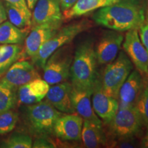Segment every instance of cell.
Returning a JSON list of instances; mask_svg holds the SVG:
<instances>
[{"label":"cell","mask_w":148,"mask_h":148,"mask_svg":"<svg viewBox=\"0 0 148 148\" xmlns=\"http://www.w3.org/2000/svg\"><path fill=\"white\" fill-rule=\"evenodd\" d=\"M145 9L143 0H118L99 8L92 18L98 25L112 30H138L145 22Z\"/></svg>","instance_id":"cell-1"},{"label":"cell","mask_w":148,"mask_h":148,"mask_svg":"<svg viewBox=\"0 0 148 148\" xmlns=\"http://www.w3.org/2000/svg\"><path fill=\"white\" fill-rule=\"evenodd\" d=\"M95 45L92 40H85L79 44L73 55L70 75L73 87L93 90L99 78Z\"/></svg>","instance_id":"cell-2"},{"label":"cell","mask_w":148,"mask_h":148,"mask_svg":"<svg viewBox=\"0 0 148 148\" xmlns=\"http://www.w3.org/2000/svg\"><path fill=\"white\" fill-rule=\"evenodd\" d=\"M47 101L26 105L22 120L27 131L36 137H48L53 134L54 125L62 114Z\"/></svg>","instance_id":"cell-3"},{"label":"cell","mask_w":148,"mask_h":148,"mask_svg":"<svg viewBox=\"0 0 148 148\" xmlns=\"http://www.w3.org/2000/svg\"><path fill=\"white\" fill-rule=\"evenodd\" d=\"M90 26L91 24L89 21L84 20L60 27L58 32L42 45L32 62L40 69H43L46 61L55 51L68 45L76 36L90 28Z\"/></svg>","instance_id":"cell-4"},{"label":"cell","mask_w":148,"mask_h":148,"mask_svg":"<svg viewBox=\"0 0 148 148\" xmlns=\"http://www.w3.org/2000/svg\"><path fill=\"white\" fill-rule=\"evenodd\" d=\"M133 64L125 51H120L116 58L107 64L100 76L101 87L107 95L118 99L120 88L132 71Z\"/></svg>","instance_id":"cell-5"},{"label":"cell","mask_w":148,"mask_h":148,"mask_svg":"<svg viewBox=\"0 0 148 148\" xmlns=\"http://www.w3.org/2000/svg\"><path fill=\"white\" fill-rule=\"evenodd\" d=\"M109 135L116 139L134 138L141 130L143 122L135 106L120 107L112 120L106 123Z\"/></svg>","instance_id":"cell-6"},{"label":"cell","mask_w":148,"mask_h":148,"mask_svg":"<svg viewBox=\"0 0 148 148\" xmlns=\"http://www.w3.org/2000/svg\"><path fill=\"white\" fill-rule=\"evenodd\" d=\"M73 55L67 45L55 51L46 61L43 67V79L49 85L64 82L69 77Z\"/></svg>","instance_id":"cell-7"},{"label":"cell","mask_w":148,"mask_h":148,"mask_svg":"<svg viewBox=\"0 0 148 148\" xmlns=\"http://www.w3.org/2000/svg\"><path fill=\"white\" fill-rule=\"evenodd\" d=\"M123 48L136 70L143 77H148V52L140 41L137 29L127 31Z\"/></svg>","instance_id":"cell-8"},{"label":"cell","mask_w":148,"mask_h":148,"mask_svg":"<svg viewBox=\"0 0 148 148\" xmlns=\"http://www.w3.org/2000/svg\"><path fill=\"white\" fill-rule=\"evenodd\" d=\"M60 24H44L32 27L24 41L22 55L33 60L45 42L61 27Z\"/></svg>","instance_id":"cell-9"},{"label":"cell","mask_w":148,"mask_h":148,"mask_svg":"<svg viewBox=\"0 0 148 148\" xmlns=\"http://www.w3.org/2000/svg\"><path fill=\"white\" fill-rule=\"evenodd\" d=\"M123 39L121 32L111 29L103 33L95 47L98 64H107L112 62L118 56Z\"/></svg>","instance_id":"cell-10"},{"label":"cell","mask_w":148,"mask_h":148,"mask_svg":"<svg viewBox=\"0 0 148 148\" xmlns=\"http://www.w3.org/2000/svg\"><path fill=\"white\" fill-rule=\"evenodd\" d=\"M40 77L32 62L27 60H17L12 64L0 80L11 87L17 89L33 79Z\"/></svg>","instance_id":"cell-11"},{"label":"cell","mask_w":148,"mask_h":148,"mask_svg":"<svg viewBox=\"0 0 148 148\" xmlns=\"http://www.w3.org/2000/svg\"><path fill=\"white\" fill-rule=\"evenodd\" d=\"M92 106L95 114L105 123L112 120L119 109V101L103 92L100 76L97 80L92 93Z\"/></svg>","instance_id":"cell-12"},{"label":"cell","mask_w":148,"mask_h":148,"mask_svg":"<svg viewBox=\"0 0 148 148\" xmlns=\"http://www.w3.org/2000/svg\"><path fill=\"white\" fill-rule=\"evenodd\" d=\"M63 15L58 0H38L33 8L31 27L44 24H60Z\"/></svg>","instance_id":"cell-13"},{"label":"cell","mask_w":148,"mask_h":148,"mask_svg":"<svg viewBox=\"0 0 148 148\" xmlns=\"http://www.w3.org/2000/svg\"><path fill=\"white\" fill-rule=\"evenodd\" d=\"M83 121L77 113L63 114L56 122L53 134L64 141H80Z\"/></svg>","instance_id":"cell-14"},{"label":"cell","mask_w":148,"mask_h":148,"mask_svg":"<svg viewBox=\"0 0 148 148\" xmlns=\"http://www.w3.org/2000/svg\"><path fill=\"white\" fill-rule=\"evenodd\" d=\"M72 90V84L66 81L51 85L45 97L46 101L62 113H74Z\"/></svg>","instance_id":"cell-15"},{"label":"cell","mask_w":148,"mask_h":148,"mask_svg":"<svg viewBox=\"0 0 148 148\" xmlns=\"http://www.w3.org/2000/svg\"><path fill=\"white\" fill-rule=\"evenodd\" d=\"M145 79L137 70H133L120 88L118 101L120 107L135 106L143 90Z\"/></svg>","instance_id":"cell-16"},{"label":"cell","mask_w":148,"mask_h":148,"mask_svg":"<svg viewBox=\"0 0 148 148\" xmlns=\"http://www.w3.org/2000/svg\"><path fill=\"white\" fill-rule=\"evenodd\" d=\"M73 86V85H72ZM92 93L91 90H85L73 86L72 90V101L75 112L82 117L98 125H102L101 121L95 114L90 101Z\"/></svg>","instance_id":"cell-17"},{"label":"cell","mask_w":148,"mask_h":148,"mask_svg":"<svg viewBox=\"0 0 148 148\" xmlns=\"http://www.w3.org/2000/svg\"><path fill=\"white\" fill-rule=\"evenodd\" d=\"M81 140L84 147L97 148L107 146L108 139L102 125H98L87 120L83 121Z\"/></svg>","instance_id":"cell-18"},{"label":"cell","mask_w":148,"mask_h":148,"mask_svg":"<svg viewBox=\"0 0 148 148\" xmlns=\"http://www.w3.org/2000/svg\"><path fill=\"white\" fill-rule=\"evenodd\" d=\"M118 0H77L71 8L62 12L63 19L70 20L106 5L112 4Z\"/></svg>","instance_id":"cell-19"},{"label":"cell","mask_w":148,"mask_h":148,"mask_svg":"<svg viewBox=\"0 0 148 148\" xmlns=\"http://www.w3.org/2000/svg\"><path fill=\"white\" fill-rule=\"evenodd\" d=\"M27 34V29L18 28L6 20L0 24V45H21Z\"/></svg>","instance_id":"cell-20"},{"label":"cell","mask_w":148,"mask_h":148,"mask_svg":"<svg viewBox=\"0 0 148 148\" xmlns=\"http://www.w3.org/2000/svg\"><path fill=\"white\" fill-rule=\"evenodd\" d=\"M21 45H0V77L21 57Z\"/></svg>","instance_id":"cell-21"},{"label":"cell","mask_w":148,"mask_h":148,"mask_svg":"<svg viewBox=\"0 0 148 148\" xmlns=\"http://www.w3.org/2000/svg\"><path fill=\"white\" fill-rule=\"evenodd\" d=\"M3 3L6 10L7 17L11 23L21 29H28L31 27L32 15L25 13L24 11L10 3L7 2Z\"/></svg>","instance_id":"cell-22"},{"label":"cell","mask_w":148,"mask_h":148,"mask_svg":"<svg viewBox=\"0 0 148 148\" xmlns=\"http://www.w3.org/2000/svg\"><path fill=\"white\" fill-rule=\"evenodd\" d=\"M17 89L0 80V113L13 109L17 104Z\"/></svg>","instance_id":"cell-23"},{"label":"cell","mask_w":148,"mask_h":148,"mask_svg":"<svg viewBox=\"0 0 148 148\" xmlns=\"http://www.w3.org/2000/svg\"><path fill=\"white\" fill-rule=\"evenodd\" d=\"M32 138L29 134L15 132L0 143L1 148H31Z\"/></svg>","instance_id":"cell-24"},{"label":"cell","mask_w":148,"mask_h":148,"mask_svg":"<svg viewBox=\"0 0 148 148\" xmlns=\"http://www.w3.org/2000/svg\"><path fill=\"white\" fill-rule=\"evenodd\" d=\"M18 119V114L12 109L0 113V134L12 132L15 128Z\"/></svg>","instance_id":"cell-25"},{"label":"cell","mask_w":148,"mask_h":148,"mask_svg":"<svg viewBox=\"0 0 148 148\" xmlns=\"http://www.w3.org/2000/svg\"><path fill=\"white\" fill-rule=\"evenodd\" d=\"M29 95L36 99L38 102L42 101L47 95L50 85L40 77L33 79L27 83Z\"/></svg>","instance_id":"cell-26"},{"label":"cell","mask_w":148,"mask_h":148,"mask_svg":"<svg viewBox=\"0 0 148 148\" xmlns=\"http://www.w3.org/2000/svg\"><path fill=\"white\" fill-rule=\"evenodd\" d=\"M144 86L135 107L139 112L143 124L148 126V77H144Z\"/></svg>","instance_id":"cell-27"},{"label":"cell","mask_w":148,"mask_h":148,"mask_svg":"<svg viewBox=\"0 0 148 148\" xmlns=\"http://www.w3.org/2000/svg\"><path fill=\"white\" fill-rule=\"evenodd\" d=\"M34 148H54L55 144H53L48 137H36V140L32 143V147Z\"/></svg>","instance_id":"cell-28"},{"label":"cell","mask_w":148,"mask_h":148,"mask_svg":"<svg viewBox=\"0 0 148 148\" xmlns=\"http://www.w3.org/2000/svg\"><path fill=\"white\" fill-rule=\"evenodd\" d=\"M138 35L144 47L148 52V23L145 22L143 25L138 29Z\"/></svg>","instance_id":"cell-29"},{"label":"cell","mask_w":148,"mask_h":148,"mask_svg":"<svg viewBox=\"0 0 148 148\" xmlns=\"http://www.w3.org/2000/svg\"><path fill=\"white\" fill-rule=\"evenodd\" d=\"M1 1H3L4 2H7L10 3V4L14 5V6L17 7L19 9H21L25 13L32 15V12L31 10H29L27 7L26 1L25 0H1Z\"/></svg>","instance_id":"cell-30"},{"label":"cell","mask_w":148,"mask_h":148,"mask_svg":"<svg viewBox=\"0 0 148 148\" xmlns=\"http://www.w3.org/2000/svg\"><path fill=\"white\" fill-rule=\"evenodd\" d=\"M60 8L62 12L71 8L75 4L77 0H58Z\"/></svg>","instance_id":"cell-31"},{"label":"cell","mask_w":148,"mask_h":148,"mask_svg":"<svg viewBox=\"0 0 148 148\" xmlns=\"http://www.w3.org/2000/svg\"><path fill=\"white\" fill-rule=\"evenodd\" d=\"M7 18H8V17H7L6 10H5L4 3L0 0V24L6 21Z\"/></svg>","instance_id":"cell-32"},{"label":"cell","mask_w":148,"mask_h":148,"mask_svg":"<svg viewBox=\"0 0 148 148\" xmlns=\"http://www.w3.org/2000/svg\"><path fill=\"white\" fill-rule=\"evenodd\" d=\"M141 147L148 148V131L141 140Z\"/></svg>","instance_id":"cell-33"},{"label":"cell","mask_w":148,"mask_h":148,"mask_svg":"<svg viewBox=\"0 0 148 148\" xmlns=\"http://www.w3.org/2000/svg\"><path fill=\"white\" fill-rule=\"evenodd\" d=\"M25 1H26L27 7H28V8L31 10H33V8H34L35 5H36L38 0H25Z\"/></svg>","instance_id":"cell-34"},{"label":"cell","mask_w":148,"mask_h":148,"mask_svg":"<svg viewBox=\"0 0 148 148\" xmlns=\"http://www.w3.org/2000/svg\"><path fill=\"white\" fill-rule=\"evenodd\" d=\"M145 22L148 23V0L146 2V9H145Z\"/></svg>","instance_id":"cell-35"}]
</instances>
